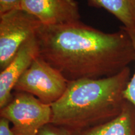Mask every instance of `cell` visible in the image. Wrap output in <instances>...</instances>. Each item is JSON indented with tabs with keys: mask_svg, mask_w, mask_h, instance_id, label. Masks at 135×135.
I'll return each mask as SVG.
<instances>
[{
	"mask_svg": "<svg viewBox=\"0 0 135 135\" xmlns=\"http://www.w3.org/2000/svg\"><path fill=\"white\" fill-rule=\"evenodd\" d=\"M0 117L12 123L15 135H37L51 122V106L31 94L14 91L9 102L0 108Z\"/></svg>",
	"mask_w": 135,
	"mask_h": 135,
	"instance_id": "3",
	"label": "cell"
},
{
	"mask_svg": "<svg viewBox=\"0 0 135 135\" xmlns=\"http://www.w3.org/2000/svg\"><path fill=\"white\" fill-rule=\"evenodd\" d=\"M125 29V28H124ZM132 41L133 48L134 50V62H135V29H125ZM124 98L126 101L130 102L135 107V68L133 76L130 78L127 86L124 91Z\"/></svg>",
	"mask_w": 135,
	"mask_h": 135,
	"instance_id": "10",
	"label": "cell"
},
{
	"mask_svg": "<svg viewBox=\"0 0 135 135\" xmlns=\"http://www.w3.org/2000/svg\"><path fill=\"white\" fill-rule=\"evenodd\" d=\"M38 56V44L35 36L23 44L9 65L1 71L0 108L9 102L17 81Z\"/></svg>",
	"mask_w": 135,
	"mask_h": 135,
	"instance_id": "7",
	"label": "cell"
},
{
	"mask_svg": "<svg viewBox=\"0 0 135 135\" xmlns=\"http://www.w3.org/2000/svg\"><path fill=\"white\" fill-rule=\"evenodd\" d=\"M19 9L46 26L80 21V8L76 0H22Z\"/></svg>",
	"mask_w": 135,
	"mask_h": 135,
	"instance_id": "6",
	"label": "cell"
},
{
	"mask_svg": "<svg viewBox=\"0 0 135 135\" xmlns=\"http://www.w3.org/2000/svg\"><path fill=\"white\" fill-rule=\"evenodd\" d=\"M130 78L127 67L111 76L68 81L63 95L51 105V123L75 132L111 120L122 111Z\"/></svg>",
	"mask_w": 135,
	"mask_h": 135,
	"instance_id": "2",
	"label": "cell"
},
{
	"mask_svg": "<svg viewBox=\"0 0 135 135\" xmlns=\"http://www.w3.org/2000/svg\"><path fill=\"white\" fill-rule=\"evenodd\" d=\"M71 135H135V107L126 100L121 113L113 119L99 125L71 132Z\"/></svg>",
	"mask_w": 135,
	"mask_h": 135,
	"instance_id": "8",
	"label": "cell"
},
{
	"mask_svg": "<svg viewBox=\"0 0 135 135\" xmlns=\"http://www.w3.org/2000/svg\"><path fill=\"white\" fill-rule=\"evenodd\" d=\"M42 23L20 9L0 15V70L11 62L25 42L36 36Z\"/></svg>",
	"mask_w": 135,
	"mask_h": 135,
	"instance_id": "5",
	"label": "cell"
},
{
	"mask_svg": "<svg viewBox=\"0 0 135 135\" xmlns=\"http://www.w3.org/2000/svg\"><path fill=\"white\" fill-rule=\"evenodd\" d=\"M37 135H71V132L61 126L49 123L43 126Z\"/></svg>",
	"mask_w": 135,
	"mask_h": 135,
	"instance_id": "11",
	"label": "cell"
},
{
	"mask_svg": "<svg viewBox=\"0 0 135 135\" xmlns=\"http://www.w3.org/2000/svg\"><path fill=\"white\" fill-rule=\"evenodd\" d=\"M10 121L6 118H0V135H15L10 128Z\"/></svg>",
	"mask_w": 135,
	"mask_h": 135,
	"instance_id": "13",
	"label": "cell"
},
{
	"mask_svg": "<svg viewBox=\"0 0 135 135\" xmlns=\"http://www.w3.org/2000/svg\"><path fill=\"white\" fill-rule=\"evenodd\" d=\"M88 4L114 15L127 30L135 29V0H88Z\"/></svg>",
	"mask_w": 135,
	"mask_h": 135,
	"instance_id": "9",
	"label": "cell"
},
{
	"mask_svg": "<svg viewBox=\"0 0 135 135\" xmlns=\"http://www.w3.org/2000/svg\"><path fill=\"white\" fill-rule=\"evenodd\" d=\"M22 0H0V15L19 9Z\"/></svg>",
	"mask_w": 135,
	"mask_h": 135,
	"instance_id": "12",
	"label": "cell"
},
{
	"mask_svg": "<svg viewBox=\"0 0 135 135\" xmlns=\"http://www.w3.org/2000/svg\"><path fill=\"white\" fill-rule=\"evenodd\" d=\"M39 56L68 81L115 75L134 61V50L123 27L105 33L80 21L43 25L37 32Z\"/></svg>",
	"mask_w": 135,
	"mask_h": 135,
	"instance_id": "1",
	"label": "cell"
},
{
	"mask_svg": "<svg viewBox=\"0 0 135 135\" xmlns=\"http://www.w3.org/2000/svg\"><path fill=\"white\" fill-rule=\"evenodd\" d=\"M68 84V81L58 70L38 56L20 77L14 91L31 94L51 105L63 95Z\"/></svg>",
	"mask_w": 135,
	"mask_h": 135,
	"instance_id": "4",
	"label": "cell"
}]
</instances>
